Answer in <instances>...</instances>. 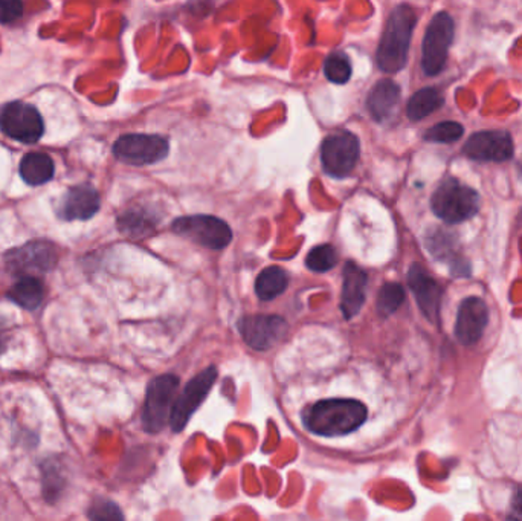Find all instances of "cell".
Masks as SVG:
<instances>
[{"instance_id":"16","label":"cell","mask_w":522,"mask_h":521,"mask_svg":"<svg viewBox=\"0 0 522 521\" xmlns=\"http://www.w3.org/2000/svg\"><path fill=\"white\" fill-rule=\"evenodd\" d=\"M102 205L97 190L83 184L67 190L61 198L58 207V218L63 220H87L98 213Z\"/></svg>"},{"instance_id":"3","label":"cell","mask_w":522,"mask_h":521,"mask_svg":"<svg viewBox=\"0 0 522 521\" xmlns=\"http://www.w3.org/2000/svg\"><path fill=\"white\" fill-rule=\"evenodd\" d=\"M482 199L477 190L462 184L456 177H447L432 194L431 208L443 222L462 223L480 211Z\"/></svg>"},{"instance_id":"18","label":"cell","mask_w":522,"mask_h":521,"mask_svg":"<svg viewBox=\"0 0 522 521\" xmlns=\"http://www.w3.org/2000/svg\"><path fill=\"white\" fill-rule=\"evenodd\" d=\"M401 87L390 78L377 81L367 98V109L373 120L385 122L394 113V109L401 100Z\"/></svg>"},{"instance_id":"10","label":"cell","mask_w":522,"mask_h":521,"mask_svg":"<svg viewBox=\"0 0 522 521\" xmlns=\"http://www.w3.org/2000/svg\"><path fill=\"white\" fill-rule=\"evenodd\" d=\"M57 260L56 247L45 240L26 243L23 247L11 249L5 256L6 269L21 277L48 273L56 266Z\"/></svg>"},{"instance_id":"20","label":"cell","mask_w":522,"mask_h":521,"mask_svg":"<svg viewBox=\"0 0 522 521\" xmlns=\"http://www.w3.org/2000/svg\"><path fill=\"white\" fill-rule=\"evenodd\" d=\"M8 299L13 303L26 309V310H36L45 299V288L43 283L37 277L28 275L22 277L17 283L10 289Z\"/></svg>"},{"instance_id":"1","label":"cell","mask_w":522,"mask_h":521,"mask_svg":"<svg viewBox=\"0 0 522 521\" xmlns=\"http://www.w3.org/2000/svg\"><path fill=\"white\" fill-rule=\"evenodd\" d=\"M366 405L355 400H327L310 405L303 413V422L310 433L335 437L350 435L367 420Z\"/></svg>"},{"instance_id":"12","label":"cell","mask_w":522,"mask_h":521,"mask_svg":"<svg viewBox=\"0 0 522 521\" xmlns=\"http://www.w3.org/2000/svg\"><path fill=\"white\" fill-rule=\"evenodd\" d=\"M463 153L473 161L506 162L515 155V144L506 130H482L467 138Z\"/></svg>"},{"instance_id":"4","label":"cell","mask_w":522,"mask_h":521,"mask_svg":"<svg viewBox=\"0 0 522 521\" xmlns=\"http://www.w3.org/2000/svg\"><path fill=\"white\" fill-rule=\"evenodd\" d=\"M456 36V23L445 11L437 13L426 28L421 43V69L428 76H436L447 67L449 48Z\"/></svg>"},{"instance_id":"31","label":"cell","mask_w":522,"mask_h":521,"mask_svg":"<svg viewBox=\"0 0 522 521\" xmlns=\"http://www.w3.org/2000/svg\"><path fill=\"white\" fill-rule=\"evenodd\" d=\"M5 347H6L5 335H4V332L0 330V355L4 354V350H5Z\"/></svg>"},{"instance_id":"24","label":"cell","mask_w":522,"mask_h":521,"mask_svg":"<svg viewBox=\"0 0 522 521\" xmlns=\"http://www.w3.org/2000/svg\"><path fill=\"white\" fill-rule=\"evenodd\" d=\"M350 58L344 52H332L324 61V76L335 85H345L351 78Z\"/></svg>"},{"instance_id":"2","label":"cell","mask_w":522,"mask_h":521,"mask_svg":"<svg viewBox=\"0 0 522 521\" xmlns=\"http://www.w3.org/2000/svg\"><path fill=\"white\" fill-rule=\"evenodd\" d=\"M416 23V11L410 5L402 4L395 6L388 17L381 43L376 52V60L381 71L395 74L406 67L411 37H412Z\"/></svg>"},{"instance_id":"19","label":"cell","mask_w":522,"mask_h":521,"mask_svg":"<svg viewBox=\"0 0 522 521\" xmlns=\"http://www.w3.org/2000/svg\"><path fill=\"white\" fill-rule=\"evenodd\" d=\"M19 173L28 185L37 187L51 181L56 173V166L52 157L45 153H28L22 157Z\"/></svg>"},{"instance_id":"22","label":"cell","mask_w":522,"mask_h":521,"mask_svg":"<svg viewBox=\"0 0 522 521\" xmlns=\"http://www.w3.org/2000/svg\"><path fill=\"white\" fill-rule=\"evenodd\" d=\"M289 284V277L284 269L279 266H269L261 271L259 279L255 282V292L260 300L270 301L283 294Z\"/></svg>"},{"instance_id":"30","label":"cell","mask_w":522,"mask_h":521,"mask_svg":"<svg viewBox=\"0 0 522 521\" xmlns=\"http://www.w3.org/2000/svg\"><path fill=\"white\" fill-rule=\"evenodd\" d=\"M512 509L515 514L522 517V490L521 491H518L517 494H515V497H513Z\"/></svg>"},{"instance_id":"14","label":"cell","mask_w":522,"mask_h":521,"mask_svg":"<svg viewBox=\"0 0 522 521\" xmlns=\"http://www.w3.org/2000/svg\"><path fill=\"white\" fill-rule=\"evenodd\" d=\"M489 323V309L478 297L463 300L456 314V339L463 346L475 345L482 338Z\"/></svg>"},{"instance_id":"8","label":"cell","mask_w":522,"mask_h":521,"mask_svg":"<svg viewBox=\"0 0 522 521\" xmlns=\"http://www.w3.org/2000/svg\"><path fill=\"white\" fill-rule=\"evenodd\" d=\"M173 231L208 249L226 248L233 238L228 223L207 214L176 219L173 222Z\"/></svg>"},{"instance_id":"9","label":"cell","mask_w":522,"mask_h":521,"mask_svg":"<svg viewBox=\"0 0 522 521\" xmlns=\"http://www.w3.org/2000/svg\"><path fill=\"white\" fill-rule=\"evenodd\" d=\"M360 144L355 133L341 130L325 138L321 144V164L329 176H349L359 161Z\"/></svg>"},{"instance_id":"28","label":"cell","mask_w":522,"mask_h":521,"mask_svg":"<svg viewBox=\"0 0 522 521\" xmlns=\"http://www.w3.org/2000/svg\"><path fill=\"white\" fill-rule=\"evenodd\" d=\"M91 520H122L124 516L119 508L109 500H97L89 511Z\"/></svg>"},{"instance_id":"7","label":"cell","mask_w":522,"mask_h":521,"mask_svg":"<svg viewBox=\"0 0 522 521\" xmlns=\"http://www.w3.org/2000/svg\"><path fill=\"white\" fill-rule=\"evenodd\" d=\"M170 152V142L161 135L130 133L118 138L113 144V155L128 166H152L163 161Z\"/></svg>"},{"instance_id":"26","label":"cell","mask_w":522,"mask_h":521,"mask_svg":"<svg viewBox=\"0 0 522 521\" xmlns=\"http://www.w3.org/2000/svg\"><path fill=\"white\" fill-rule=\"evenodd\" d=\"M405 300V291L399 283H386L382 286L379 297H377V310L384 317L394 314L401 308Z\"/></svg>"},{"instance_id":"23","label":"cell","mask_w":522,"mask_h":521,"mask_svg":"<svg viewBox=\"0 0 522 521\" xmlns=\"http://www.w3.org/2000/svg\"><path fill=\"white\" fill-rule=\"evenodd\" d=\"M156 222L153 219L152 213H148L142 208L128 210L118 219V227L122 233L128 234L130 238H144L152 233Z\"/></svg>"},{"instance_id":"17","label":"cell","mask_w":522,"mask_h":521,"mask_svg":"<svg viewBox=\"0 0 522 521\" xmlns=\"http://www.w3.org/2000/svg\"><path fill=\"white\" fill-rule=\"evenodd\" d=\"M367 282V274L359 266L351 262L345 265L341 295V309L345 319H355L366 303Z\"/></svg>"},{"instance_id":"13","label":"cell","mask_w":522,"mask_h":521,"mask_svg":"<svg viewBox=\"0 0 522 521\" xmlns=\"http://www.w3.org/2000/svg\"><path fill=\"white\" fill-rule=\"evenodd\" d=\"M244 343L255 350H268L288 332V323L277 315H248L237 323Z\"/></svg>"},{"instance_id":"6","label":"cell","mask_w":522,"mask_h":521,"mask_svg":"<svg viewBox=\"0 0 522 521\" xmlns=\"http://www.w3.org/2000/svg\"><path fill=\"white\" fill-rule=\"evenodd\" d=\"M0 132L22 142L36 144L45 132L40 112L28 103H8L0 109Z\"/></svg>"},{"instance_id":"15","label":"cell","mask_w":522,"mask_h":521,"mask_svg":"<svg viewBox=\"0 0 522 521\" xmlns=\"http://www.w3.org/2000/svg\"><path fill=\"white\" fill-rule=\"evenodd\" d=\"M408 283L417 304L426 319L436 323L440 314L441 288L420 265H412L408 273Z\"/></svg>"},{"instance_id":"21","label":"cell","mask_w":522,"mask_h":521,"mask_svg":"<svg viewBox=\"0 0 522 521\" xmlns=\"http://www.w3.org/2000/svg\"><path fill=\"white\" fill-rule=\"evenodd\" d=\"M443 103V95L436 87H423L411 96L406 104V115L411 121H420L423 118L429 117L437 109H440Z\"/></svg>"},{"instance_id":"5","label":"cell","mask_w":522,"mask_h":521,"mask_svg":"<svg viewBox=\"0 0 522 521\" xmlns=\"http://www.w3.org/2000/svg\"><path fill=\"white\" fill-rule=\"evenodd\" d=\"M178 387L179 378L174 374L157 376L148 384L146 404L142 411V427L147 433L156 435L167 426L174 404L173 400Z\"/></svg>"},{"instance_id":"29","label":"cell","mask_w":522,"mask_h":521,"mask_svg":"<svg viewBox=\"0 0 522 521\" xmlns=\"http://www.w3.org/2000/svg\"><path fill=\"white\" fill-rule=\"evenodd\" d=\"M23 14L22 0H0V23L8 25L21 19Z\"/></svg>"},{"instance_id":"11","label":"cell","mask_w":522,"mask_h":521,"mask_svg":"<svg viewBox=\"0 0 522 521\" xmlns=\"http://www.w3.org/2000/svg\"><path fill=\"white\" fill-rule=\"evenodd\" d=\"M216 380H217V369L208 367L188 382L187 387L173 404L170 426L174 433H179L185 428L188 420L191 419V416L209 395Z\"/></svg>"},{"instance_id":"25","label":"cell","mask_w":522,"mask_h":521,"mask_svg":"<svg viewBox=\"0 0 522 521\" xmlns=\"http://www.w3.org/2000/svg\"><path fill=\"white\" fill-rule=\"evenodd\" d=\"M464 127L456 121H441L436 126L429 127L426 130L425 141L437 142V144H451L463 137Z\"/></svg>"},{"instance_id":"27","label":"cell","mask_w":522,"mask_h":521,"mask_svg":"<svg viewBox=\"0 0 522 521\" xmlns=\"http://www.w3.org/2000/svg\"><path fill=\"white\" fill-rule=\"evenodd\" d=\"M336 264H338V254H336V249L330 245L316 247L305 257L307 268L314 273H327Z\"/></svg>"}]
</instances>
